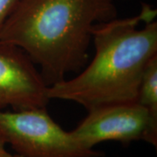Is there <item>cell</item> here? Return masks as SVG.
Here are the masks:
<instances>
[{
  "label": "cell",
  "mask_w": 157,
  "mask_h": 157,
  "mask_svg": "<svg viewBox=\"0 0 157 157\" xmlns=\"http://www.w3.org/2000/svg\"><path fill=\"white\" fill-rule=\"evenodd\" d=\"M114 17V0H19L0 42L21 48L50 86L87 65L94 26Z\"/></svg>",
  "instance_id": "obj_1"
},
{
  "label": "cell",
  "mask_w": 157,
  "mask_h": 157,
  "mask_svg": "<svg viewBox=\"0 0 157 157\" xmlns=\"http://www.w3.org/2000/svg\"><path fill=\"white\" fill-rule=\"evenodd\" d=\"M156 10L144 5L139 14L96 24L94 56L77 76L49 86L51 100L73 101L87 111L136 101L147 63L157 55Z\"/></svg>",
  "instance_id": "obj_2"
},
{
  "label": "cell",
  "mask_w": 157,
  "mask_h": 157,
  "mask_svg": "<svg viewBox=\"0 0 157 157\" xmlns=\"http://www.w3.org/2000/svg\"><path fill=\"white\" fill-rule=\"evenodd\" d=\"M0 143L21 157H102L83 147L71 132L51 117L46 108L0 110Z\"/></svg>",
  "instance_id": "obj_3"
},
{
  "label": "cell",
  "mask_w": 157,
  "mask_h": 157,
  "mask_svg": "<svg viewBox=\"0 0 157 157\" xmlns=\"http://www.w3.org/2000/svg\"><path fill=\"white\" fill-rule=\"evenodd\" d=\"M75 128L73 136L86 148L103 141L114 140L128 145L144 140L157 146V120L137 101L108 104L94 107Z\"/></svg>",
  "instance_id": "obj_4"
},
{
  "label": "cell",
  "mask_w": 157,
  "mask_h": 157,
  "mask_svg": "<svg viewBox=\"0 0 157 157\" xmlns=\"http://www.w3.org/2000/svg\"><path fill=\"white\" fill-rule=\"evenodd\" d=\"M49 86L18 46L0 42V110L46 108Z\"/></svg>",
  "instance_id": "obj_5"
},
{
  "label": "cell",
  "mask_w": 157,
  "mask_h": 157,
  "mask_svg": "<svg viewBox=\"0 0 157 157\" xmlns=\"http://www.w3.org/2000/svg\"><path fill=\"white\" fill-rule=\"evenodd\" d=\"M136 101L157 120V55L149 60L144 70Z\"/></svg>",
  "instance_id": "obj_6"
},
{
  "label": "cell",
  "mask_w": 157,
  "mask_h": 157,
  "mask_svg": "<svg viewBox=\"0 0 157 157\" xmlns=\"http://www.w3.org/2000/svg\"><path fill=\"white\" fill-rule=\"evenodd\" d=\"M19 0H0V32Z\"/></svg>",
  "instance_id": "obj_7"
},
{
  "label": "cell",
  "mask_w": 157,
  "mask_h": 157,
  "mask_svg": "<svg viewBox=\"0 0 157 157\" xmlns=\"http://www.w3.org/2000/svg\"><path fill=\"white\" fill-rule=\"evenodd\" d=\"M0 157H21L17 154H11L6 149V146L0 143Z\"/></svg>",
  "instance_id": "obj_8"
}]
</instances>
